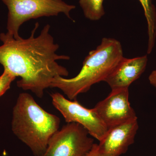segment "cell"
<instances>
[{
    "instance_id": "obj_1",
    "label": "cell",
    "mask_w": 156,
    "mask_h": 156,
    "mask_svg": "<svg viewBox=\"0 0 156 156\" xmlns=\"http://www.w3.org/2000/svg\"><path fill=\"white\" fill-rule=\"evenodd\" d=\"M39 27L36 23L27 39L20 37L16 39L8 33L0 34L3 43L0 46V64L4 71L20 78L17 87L30 90L41 98L54 78L68 76V71L57 61L69 60L70 57L56 53L59 45L54 43L49 24L45 26L38 36L35 37Z\"/></svg>"
},
{
    "instance_id": "obj_2",
    "label": "cell",
    "mask_w": 156,
    "mask_h": 156,
    "mask_svg": "<svg viewBox=\"0 0 156 156\" xmlns=\"http://www.w3.org/2000/svg\"><path fill=\"white\" fill-rule=\"evenodd\" d=\"M60 120L46 112L27 93L20 94L13 109L12 130L34 156L46 150L50 139L58 130Z\"/></svg>"
},
{
    "instance_id": "obj_3",
    "label": "cell",
    "mask_w": 156,
    "mask_h": 156,
    "mask_svg": "<svg viewBox=\"0 0 156 156\" xmlns=\"http://www.w3.org/2000/svg\"><path fill=\"white\" fill-rule=\"evenodd\" d=\"M123 57L119 41L103 38L100 44L86 56L77 75L70 79L56 77L50 88H58L69 100H75L79 94L88 92L94 84L104 81Z\"/></svg>"
},
{
    "instance_id": "obj_4",
    "label": "cell",
    "mask_w": 156,
    "mask_h": 156,
    "mask_svg": "<svg viewBox=\"0 0 156 156\" xmlns=\"http://www.w3.org/2000/svg\"><path fill=\"white\" fill-rule=\"evenodd\" d=\"M9 9L7 30L15 38H19L20 27L30 20L57 16L63 13L72 20L70 13L76 6L63 0H2Z\"/></svg>"
},
{
    "instance_id": "obj_5",
    "label": "cell",
    "mask_w": 156,
    "mask_h": 156,
    "mask_svg": "<svg viewBox=\"0 0 156 156\" xmlns=\"http://www.w3.org/2000/svg\"><path fill=\"white\" fill-rule=\"evenodd\" d=\"M89 135L82 125L67 123L52 136L46 150L39 156H84L94 144Z\"/></svg>"
},
{
    "instance_id": "obj_6",
    "label": "cell",
    "mask_w": 156,
    "mask_h": 156,
    "mask_svg": "<svg viewBox=\"0 0 156 156\" xmlns=\"http://www.w3.org/2000/svg\"><path fill=\"white\" fill-rule=\"evenodd\" d=\"M52 103L61 113L67 123H77L83 126L89 135L101 141L106 135L108 128L94 108L84 107L75 99L68 100L58 92L50 94Z\"/></svg>"
},
{
    "instance_id": "obj_7",
    "label": "cell",
    "mask_w": 156,
    "mask_h": 156,
    "mask_svg": "<svg viewBox=\"0 0 156 156\" xmlns=\"http://www.w3.org/2000/svg\"><path fill=\"white\" fill-rule=\"evenodd\" d=\"M93 108L108 129L137 118L129 102L128 88L112 90Z\"/></svg>"
},
{
    "instance_id": "obj_8",
    "label": "cell",
    "mask_w": 156,
    "mask_h": 156,
    "mask_svg": "<svg viewBox=\"0 0 156 156\" xmlns=\"http://www.w3.org/2000/svg\"><path fill=\"white\" fill-rule=\"evenodd\" d=\"M137 118L108 128L97 145L99 156H120L134 142L138 129Z\"/></svg>"
},
{
    "instance_id": "obj_9",
    "label": "cell",
    "mask_w": 156,
    "mask_h": 156,
    "mask_svg": "<svg viewBox=\"0 0 156 156\" xmlns=\"http://www.w3.org/2000/svg\"><path fill=\"white\" fill-rule=\"evenodd\" d=\"M147 62V55L133 58L123 57L104 82L112 90L128 88L144 72Z\"/></svg>"
},
{
    "instance_id": "obj_10",
    "label": "cell",
    "mask_w": 156,
    "mask_h": 156,
    "mask_svg": "<svg viewBox=\"0 0 156 156\" xmlns=\"http://www.w3.org/2000/svg\"><path fill=\"white\" fill-rule=\"evenodd\" d=\"M141 4L145 15L147 26V53H151L156 39V9L152 0H138Z\"/></svg>"
},
{
    "instance_id": "obj_11",
    "label": "cell",
    "mask_w": 156,
    "mask_h": 156,
    "mask_svg": "<svg viewBox=\"0 0 156 156\" xmlns=\"http://www.w3.org/2000/svg\"><path fill=\"white\" fill-rule=\"evenodd\" d=\"M104 1V0H79V4L86 18L92 21H97L105 14Z\"/></svg>"
},
{
    "instance_id": "obj_12",
    "label": "cell",
    "mask_w": 156,
    "mask_h": 156,
    "mask_svg": "<svg viewBox=\"0 0 156 156\" xmlns=\"http://www.w3.org/2000/svg\"><path fill=\"white\" fill-rule=\"evenodd\" d=\"M15 79L16 77L4 71L2 74L0 76V97L10 89L11 83Z\"/></svg>"
},
{
    "instance_id": "obj_13",
    "label": "cell",
    "mask_w": 156,
    "mask_h": 156,
    "mask_svg": "<svg viewBox=\"0 0 156 156\" xmlns=\"http://www.w3.org/2000/svg\"><path fill=\"white\" fill-rule=\"evenodd\" d=\"M149 81L150 83L156 88V69L153 71L148 77Z\"/></svg>"
},
{
    "instance_id": "obj_14",
    "label": "cell",
    "mask_w": 156,
    "mask_h": 156,
    "mask_svg": "<svg viewBox=\"0 0 156 156\" xmlns=\"http://www.w3.org/2000/svg\"><path fill=\"white\" fill-rule=\"evenodd\" d=\"M97 145L94 143L92 149L84 156H99L98 153Z\"/></svg>"
}]
</instances>
